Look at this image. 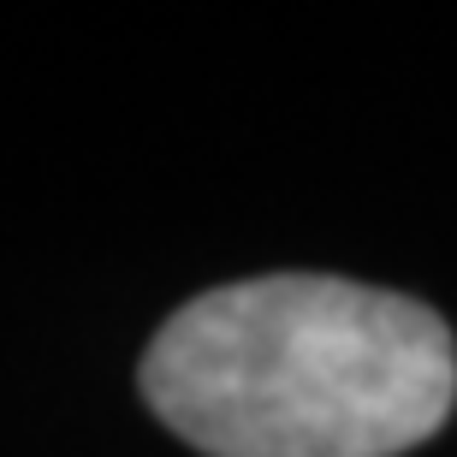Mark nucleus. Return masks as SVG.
<instances>
[{
  "label": "nucleus",
  "instance_id": "1",
  "mask_svg": "<svg viewBox=\"0 0 457 457\" xmlns=\"http://www.w3.org/2000/svg\"><path fill=\"white\" fill-rule=\"evenodd\" d=\"M143 398L208 457H398L452 416L457 356L416 297L273 273L179 309Z\"/></svg>",
  "mask_w": 457,
  "mask_h": 457
}]
</instances>
